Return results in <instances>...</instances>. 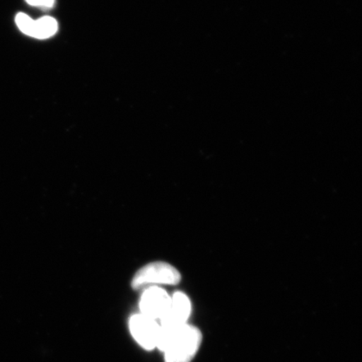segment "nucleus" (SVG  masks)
<instances>
[{"instance_id": "nucleus-1", "label": "nucleus", "mask_w": 362, "mask_h": 362, "mask_svg": "<svg viewBox=\"0 0 362 362\" xmlns=\"http://www.w3.org/2000/svg\"><path fill=\"white\" fill-rule=\"evenodd\" d=\"M202 342L201 330L192 325L185 324L176 328L160 327L156 348L165 353V362H191Z\"/></svg>"}, {"instance_id": "nucleus-2", "label": "nucleus", "mask_w": 362, "mask_h": 362, "mask_svg": "<svg viewBox=\"0 0 362 362\" xmlns=\"http://www.w3.org/2000/svg\"><path fill=\"white\" fill-rule=\"evenodd\" d=\"M179 271L164 262H152L140 269L132 280L134 289L152 284L175 285L180 281Z\"/></svg>"}, {"instance_id": "nucleus-3", "label": "nucleus", "mask_w": 362, "mask_h": 362, "mask_svg": "<svg viewBox=\"0 0 362 362\" xmlns=\"http://www.w3.org/2000/svg\"><path fill=\"white\" fill-rule=\"evenodd\" d=\"M129 329L144 349L151 351L156 348L160 325L156 320L142 314L133 315L129 320Z\"/></svg>"}, {"instance_id": "nucleus-4", "label": "nucleus", "mask_w": 362, "mask_h": 362, "mask_svg": "<svg viewBox=\"0 0 362 362\" xmlns=\"http://www.w3.org/2000/svg\"><path fill=\"white\" fill-rule=\"evenodd\" d=\"M171 303V297L164 289L151 287L146 289L140 300L141 314L153 320L164 318Z\"/></svg>"}, {"instance_id": "nucleus-5", "label": "nucleus", "mask_w": 362, "mask_h": 362, "mask_svg": "<svg viewBox=\"0 0 362 362\" xmlns=\"http://www.w3.org/2000/svg\"><path fill=\"white\" fill-rule=\"evenodd\" d=\"M192 305L189 298L185 293L177 292L171 297V303L160 324L161 327L176 328L187 324L191 315Z\"/></svg>"}, {"instance_id": "nucleus-6", "label": "nucleus", "mask_w": 362, "mask_h": 362, "mask_svg": "<svg viewBox=\"0 0 362 362\" xmlns=\"http://www.w3.org/2000/svg\"><path fill=\"white\" fill-rule=\"evenodd\" d=\"M58 29L57 22L52 17L45 16L35 21V30L33 37L36 39H47L57 33Z\"/></svg>"}, {"instance_id": "nucleus-7", "label": "nucleus", "mask_w": 362, "mask_h": 362, "mask_svg": "<svg viewBox=\"0 0 362 362\" xmlns=\"http://www.w3.org/2000/svg\"><path fill=\"white\" fill-rule=\"evenodd\" d=\"M17 26L22 31L23 33L33 37L35 30V21L31 19L30 17L25 15V13H18L16 18Z\"/></svg>"}, {"instance_id": "nucleus-8", "label": "nucleus", "mask_w": 362, "mask_h": 362, "mask_svg": "<svg viewBox=\"0 0 362 362\" xmlns=\"http://www.w3.org/2000/svg\"><path fill=\"white\" fill-rule=\"evenodd\" d=\"M26 2L33 6L51 8L55 4V0H26Z\"/></svg>"}]
</instances>
